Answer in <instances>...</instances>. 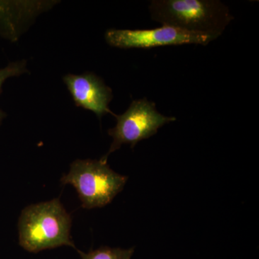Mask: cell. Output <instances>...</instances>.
Instances as JSON below:
<instances>
[{"mask_svg":"<svg viewBox=\"0 0 259 259\" xmlns=\"http://www.w3.org/2000/svg\"><path fill=\"white\" fill-rule=\"evenodd\" d=\"M148 9L151 19L162 26L217 38L234 19L228 7L218 0H153Z\"/></svg>","mask_w":259,"mask_h":259,"instance_id":"1","label":"cell"},{"mask_svg":"<svg viewBox=\"0 0 259 259\" xmlns=\"http://www.w3.org/2000/svg\"><path fill=\"white\" fill-rule=\"evenodd\" d=\"M71 218L59 199L25 207L19 218V243L31 253L62 245L76 248L71 236Z\"/></svg>","mask_w":259,"mask_h":259,"instance_id":"2","label":"cell"},{"mask_svg":"<svg viewBox=\"0 0 259 259\" xmlns=\"http://www.w3.org/2000/svg\"><path fill=\"white\" fill-rule=\"evenodd\" d=\"M127 179L112 170L107 161L77 159L61 182L76 189L83 208L93 209L110 203L122 190Z\"/></svg>","mask_w":259,"mask_h":259,"instance_id":"3","label":"cell"},{"mask_svg":"<svg viewBox=\"0 0 259 259\" xmlns=\"http://www.w3.org/2000/svg\"><path fill=\"white\" fill-rule=\"evenodd\" d=\"M115 117L117 124L108 131L113 141L108 152L101 158L104 161H107L108 156L122 145L131 144L134 148L139 141L157 134L160 127L177 120L176 117H166L158 112L156 104L146 98L134 100L123 114Z\"/></svg>","mask_w":259,"mask_h":259,"instance_id":"4","label":"cell"},{"mask_svg":"<svg viewBox=\"0 0 259 259\" xmlns=\"http://www.w3.org/2000/svg\"><path fill=\"white\" fill-rule=\"evenodd\" d=\"M109 45L118 49H149L152 48L196 44L205 46L217 37L194 33L169 26L146 30H107L105 35Z\"/></svg>","mask_w":259,"mask_h":259,"instance_id":"5","label":"cell"},{"mask_svg":"<svg viewBox=\"0 0 259 259\" xmlns=\"http://www.w3.org/2000/svg\"><path fill=\"white\" fill-rule=\"evenodd\" d=\"M63 80L76 107L94 112L100 120L107 114L116 115L109 108L113 98L112 89L96 74H68Z\"/></svg>","mask_w":259,"mask_h":259,"instance_id":"6","label":"cell"},{"mask_svg":"<svg viewBox=\"0 0 259 259\" xmlns=\"http://www.w3.org/2000/svg\"><path fill=\"white\" fill-rule=\"evenodd\" d=\"M81 259H131L134 253V248L122 249L119 248L101 247L90 250L88 253L78 250Z\"/></svg>","mask_w":259,"mask_h":259,"instance_id":"7","label":"cell"},{"mask_svg":"<svg viewBox=\"0 0 259 259\" xmlns=\"http://www.w3.org/2000/svg\"><path fill=\"white\" fill-rule=\"evenodd\" d=\"M27 72H28V71L26 68V61L24 60L10 62L8 66L0 69V94L2 93L3 83L7 79L11 77H16ZM6 116L7 114L0 109V126Z\"/></svg>","mask_w":259,"mask_h":259,"instance_id":"8","label":"cell"}]
</instances>
